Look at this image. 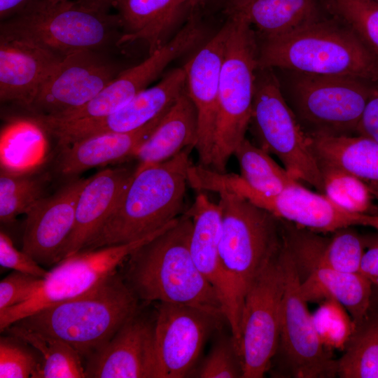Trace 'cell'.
Listing matches in <instances>:
<instances>
[{"label":"cell","instance_id":"obj_1","mask_svg":"<svg viewBox=\"0 0 378 378\" xmlns=\"http://www.w3.org/2000/svg\"><path fill=\"white\" fill-rule=\"evenodd\" d=\"M192 229L185 213L136 249L127 259V284L143 300L186 305L219 319L224 314L218 295L190 253Z\"/></svg>","mask_w":378,"mask_h":378},{"label":"cell","instance_id":"obj_2","mask_svg":"<svg viewBox=\"0 0 378 378\" xmlns=\"http://www.w3.org/2000/svg\"><path fill=\"white\" fill-rule=\"evenodd\" d=\"M192 148H186L164 162L135 168L113 209L82 250L138 240L179 217Z\"/></svg>","mask_w":378,"mask_h":378},{"label":"cell","instance_id":"obj_3","mask_svg":"<svg viewBox=\"0 0 378 378\" xmlns=\"http://www.w3.org/2000/svg\"><path fill=\"white\" fill-rule=\"evenodd\" d=\"M258 67L378 80V60L347 26L326 18L286 36L264 40Z\"/></svg>","mask_w":378,"mask_h":378},{"label":"cell","instance_id":"obj_4","mask_svg":"<svg viewBox=\"0 0 378 378\" xmlns=\"http://www.w3.org/2000/svg\"><path fill=\"white\" fill-rule=\"evenodd\" d=\"M138 299L115 272L90 290L41 309L15 323L60 339L80 355L90 356L136 316Z\"/></svg>","mask_w":378,"mask_h":378},{"label":"cell","instance_id":"obj_5","mask_svg":"<svg viewBox=\"0 0 378 378\" xmlns=\"http://www.w3.org/2000/svg\"><path fill=\"white\" fill-rule=\"evenodd\" d=\"M0 35L31 42L60 55L80 50L109 52L120 47L118 14L84 8L76 1L34 0L1 21Z\"/></svg>","mask_w":378,"mask_h":378},{"label":"cell","instance_id":"obj_6","mask_svg":"<svg viewBox=\"0 0 378 378\" xmlns=\"http://www.w3.org/2000/svg\"><path fill=\"white\" fill-rule=\"evenodd\" d=\"M218 195L220 263L241 314L248 289L281 246V222L245 198Z\"/></svg>","mask_w":378,"mask_h":378},{"label":"cell","instance_id":"obj_7","mask_svg":"<svg viewBox=\"0 0 378 378\" xmlns=\"http://www.w3.org/2000/svg\"><path fill=\"white\" fill-rule=\"evenodd\" d=\"M219 83L218 110L210 168L226 172L229 159L245 139L249 127L258 69V49L251 26L229 15Z\"/></svg>","mask_w":378,"mask_h":378},{"label":"cell","instance_id":"obj_8","mask_svg":"<svg viewBox=\"0 0 378 378\" xmlns=\"http://www.w3.org/2000/svg\"><path fill=\"white\" fill-rule=\"evenodd\" d=\"M250 125L258 146L276 155L293 178L324 195L312 138L286 102L272 69H257Z\"/></svg>","mask_w":378,"mask_h":378},{"label":"cell","instance_id":"obj_9","mask_svg":"<svg viewBox=\"0 0 378 378\" xmlns=\"http://www.w3.org/2000/svg\"><path fill=\"white\" fill-rule=\"evenodd\" d=\"M290 72L286 100L310 137L356 135L372 83L348 76Z\"/></svg>","mask_w":378,"mask_h":378},{"label":"cell","instance_id":"obj_10","mask_svg":"<svg viewBox=\"0 0 378 378\" xmlns=\"http://www.w3.org/2000/svg\"><path fill=\"white\" fill-rule=\"evenodd\" d=\"M177 219L138 240L81 250L59 261L24 302L0 312L4 331L22 318L50 305L78 297L98 286L139 247L175 224Z\"/></svg>","mask_w":378,"mask_h":378},{"label":"cell","instance_id":"obj_11","mask_svg":"<svg viewBox=\"0 0 378 378\" xmlns=\"http://www.w3.org/2000/svg\"><path fill=\"white\" fill-rule=\"evenodd\" d=\"M280 249L255 279L244 300L237 347L242 378L263 377L277 352L285 290Z\"/></svg>","mask_w":378,"mask_h":378},{"label":"cell","instance_id":"obj_12","mask_svg":"<svg viewBox=\"0 0 378 378\" xmlns=\"http://www.w3.org/2000/svg\"><path fill=\"white\" fill-rule=\"evenodd\" d=\"M280 257L285 274L280 337L277 352L289 377L332 378L337 360L321 342L312 314L300 292V277L282 235Z\"/></svg>","mask_w":378,"mask_h":378},{"label":"cell","instance_id":"obj_13","mask_svg":"<svg viewBox=\"0 0 378 378\" xmlns=\"http://www.w3.org/2000/svg\"><path fill=\"white\" fill-rule=\"evenodd\" d=\"M186 89L183 67L169 71L155 85L146 88L115 112L102 118L62 120L48 115L37 120L59 146L94 134L139 129L168 111Z\"/></svg>","mask_w":378,"mask_h":378},{"label":"cell","instance_id":"obj_14","mask_svg":"<svg viewBox=\"0 0 378 378\" xmlns=\"http://www.w3.org/2000/svg\"><path fill=\"white\" fill-rule=\"evenodd\" d=\"M108 53L80 50L65 55L42 84L29 111L57 116L88 103L124 70Z\"/></svg>","mask_w":378,"mask_h":378},{"label":"cell","instance_id":"obj_15","mask_svg":"<svg viewBox=\"0 0 378 378\" xmlns=\"http://www.w3.org/2000/svg\"><path fill=\"white\" fill-rule=\"evenodd\" d=\"M217 320L192 307L160 303L153 325L155 378H182L188 375Z\"/></svg>","mask_w":378,"mask_h":378},{"label":"cell","instance_id":"obj_16","mask_svg":"<svg viewBox=\"0 0 378 378\" xmlns=\"http://www.w3.org/2000/svg\"><path fill=\"white\" fill-rule=\"evenodd\" d=\"M89 178H73L26 212L22 251L43 265H56L72 232L77 201Z\"/></svg>","mask_w":378,"mask_h":378},{"label":"cell","instance_id":"obj_17","mask_svg":"<svg viewBox=\"0 0 378 378\" xmlns=\"http://www.w3.org/2000/svg\"><path fill=\"white\" fill-rule=\"evenodd\" d=\"M230 28L228 20L183 66L186 91L197 117V142L195 148L200 164L204 167H209L211 162L218 110L220 75Z\"/></svg>","mask_w":378,"mask_h":378},{"label":"cell","instance_id":"obj_18","mask_svg":"<svg viewBox=\"0 0 378 378\" xmlns=\"http://www.w3.org/2000/svg\"><path fill=\"white\" fill-rule=\"evenodd\" d=\"M192 219L190 251L195 263L216 290L221 302L224 317L230 327L235 346L239 340L240 311L231 286L223 270L219 244L222 215L220 207L199 192L186 212Z\"/></svg>","mask_w":378,"mask_h":378},{"label":"cell","instance_id":"obj_19","mask_svg":"<svg viewBox=\"0 0 378 378\" xmlns=\"http://www.w3.org/2000/svg\"><path fill=\"white\" fill-rule=\"evenodd\" d=\"M251 202L279 218L318 233H332L354 225L372 227L376 216L349 212L300 182L274 195L257 192Z\"/></svg>","mask_w":378,"mask_h":378},{"label":"cell","instance_id":"obj_20","mask_svg":"<svg viewBox=\"0 0 378 378\" xmlns=\"http://www.w3.org/2000/svg\"><path fill=\"white\" fill-rule=\"evenodd\" d=\"M153 325L136 316L90 356L85 377L155 378Z\"/></svg>","mask_w":378,"mask_h":378},{"label":"cell","instance_id":"obj_21","mask_svg":"<svg viewBox=\"0 0 378 378\" xmlns=\"http://www.w3.org/2000/svg\"><path fill=\"white\" fill-rule=\"evenodd\" d=\"M282 234L300 279L316 268L358 272L368 240L351 227L322 236L281 219Z\"/></svg>","mask_w":378,"mask_h":378},{"label":"cell","instance_id":"obj_22","mask_svg":"<svg viewBox=\"0 0 378 378\" xmlns=\"http://www.w3.org/2000/svg\"><path fill=\"white\" fill-rule=\"evenodd\" d=\"M64 56L0 35V100L29 111L43 82Z\"/></svg>","mask_w":378,"mask_h":378},{"label":"cell","instance_id":"obj_23","mask_svg":"<svg viewBox=\"0 0 378 378\" xmlns=\"http://www.w3.org/2000/svg\"><path fill=\"white\" fill-rule=\"evenodd\" d=\"M134 170L106 168L90 177L77 201L74 225L64 247L63 259L82 250L99 229L130 182Z\"/></svg>","mask_w":378,"mask_h":378},{"label":"cell","instance_id":"obj_24","mask_svg":"<svg viewBox=\"0 0 378 378\" xmlns=\"http://www.w3.org/2000/svg\"><path fill=\"white\" fill-rule=\"evenodd\" d=\"M166 112L130 132L94 134L61 146L57 160L58 173L74 177L95 167L133 158L139 146L156 128Z\"/></svg>","mask_w":378,"mask_h":378},{"label":"cell","instance_id":"obj_25","mask_svg":"<svg viewBox=\"0 0 378 378\" xmlns=\"http://www.w3.org/2000/svg\"><path fill=\"white\" fill-rule=\"evenodd\" d=\"M225 6L228 15H238L255 26L264 40L323 19L327 10L324 0H227Z\"/></svg>","mask_w":378,"mask_h":378},{"label":"cell","instance_id":"obj_26","mask_svg":"<svg viewBox=\"0 0 378 378\" xmlns=\"http://www.w3.org/2000/svg\"><path fill=\"white\" fill-rule=\"evenodd\" d=\"M122 36L119 46L144 42L148 55L168 41V36L186 8L180 0H116Z\"/></svg>","mask_w":378,"mask_h":378},{"label":"cell","instance_id":"obj_27","mask_svg":"<svg viewBox=\"0 0 378 378\" xmlns=\"http://www.w3.org/2000/svg\"><path fill=\"white\" fill-rule=\"evenodd\" d=\"M170 63L167 53L157 50L141 63L124 69L85 104L57 116L62 120L97 118L108 115L147 88Z\"/></svg>","mask_w":378,"mask_h":378},{"label":"cell","instance_id":"obj_28","mask_svg":"<svg viewBox=\"0 0 378 378\" xmlns=\"http://www.w3.org/2000/svg\"><path fill=\"white\" fill-rule=\"evenodd\" d=\"M197 142V117L186 89L166 112L160 122L141 143L132 158L136 169L164 162Z\"/></svg>","mask_w":378,"mask_h":378},{"label":"cell","instance_id":"obj_29","mask_svg":"<svg viewBox=\"0 0 378 378\" xmlns=\"http://www.w3.org/2000/svg\"><path fill=\"white\" fill-rule=\"evenodd\" d=\"M300 281V292L307 302L334 299L344 307L356 326L372 306V284L359 272L316 268Z\"/></svg>","mask_w":378,"mask_h":378},{"label":"cell","instance_id":"obj_30","mask_svg":"<svg viewBox=\"0 0 378 378\" xmlns=\"http://www.w3.org/2000/svg\"><path fill=\"white\" fill-rule=\"evenodd\" d=\"M311 138L318 164L340 169L365 183L378 184V141L360 135Z\"/></svg>","mask_w":378,"mask_h":378},{"label":"cell","instance_id":"obj_31","mask_svg":"<svg viewBox=\"0 0 378 378\" xmlns=\"http://www.w3.org/2000/svg\"><path fill=\"white\" fill-rule=\"evenodd\" d=\"M45 129L32 117L13 121L1 134V170L36 172L46 148Z\"/></svg>","mask_w":378,"mask_h":378},{"label":"cell","instance_id":"obj_32","mask_svg":"<svg viewBox=\"0 0 378 378\" xmlns=\"http://www.w3.org/2000/svg\"><path fill=\"white\" fill-rule=\"evenodd\" d=\"M12 336L27 343L40 354L31 378H84L80 354L67 342L27 329L15 323L7 328Z\"/></svg>","mask_w":378,"mask_h":378},{"label":"cell","instance_id":"obj_33","mask_svg":"<svg viewBox=\"0 0 378 378\" xmlns=\"http://www.w3.org/2000/svg\"><path fill=\"white\" fill-rule=\"evenodd\" d=\"M342 357L337 360L341 378H378V310L371 307L356 326Z\"/></svg>","mask_w":378,"mask_h":378},{"label":"cell","instance_id":"obj_34","mask_svg":"<svg viewBox=\"0 0 378 378\" xmlns=\"http://www.w3.org/2000/svg\"><path fill=\"white\" fill-rule=\"evenodd\" d=\"M239 164L241 176L253 189L274 195L300 182L280 167L270 155L246 138L234 150Z\"/></svg>","mask_w":378,"mask_h":378},{"label":"cell","instance_id":"obj_35","mask_svg":"<svg viewBox=\"0 0 378 378\" xmlns=\"http://www.w3.org/2000/svg\"><path fill=\"white\" fill-rule=\"evenodd\" d=\"M50 182L48 172L15 174L1 170V222L10 224L18 215L25 214L31 206L46 196Z\"/></svg>","mask_w":378,"mask_h":378},{"label":"cell","instance_id":"obj_36","mask_svg":"<svg viewBox=\"0 0 378 378\" xmlns=\"http://www.w3.org/2000/svg\"><path fill=\"white\" fill-rule=\"evenodd\" d=\"M327 10L351 29L378 60V2L324 0Z\"/></svg>","mask_w":378,"mask_h":378},{"label":"cell","instance_id":"obj_37","mask_svg":"<svg viewBox=\"0 0 378 378\" xmlns=\"http://www.w3.org/2000/svg\"><path fill=\"white\" fill-rule=\"evenodd\" d=\"M324 195L341 208L356 214H370L372 193L365 182L340 169L318 164Z\"/></svg>","mask_w":378,"mask_h":378},{"label":"cell","instance_id":"obj_38","mask_svg":"<svg viewBox=\"0 0 378 378\" xmlns=\"http://www.w3.org/2000/svg\"><path fill=\"white\" fill-rule=\"evenodd\" d=\"M320 302L312 318L321 342L331 351H343L355 330L354 320L337 300L328 298Z\"/></svg>","mask_w":378,"mask_h":378},{"label":"cell","instance_id":"obj_39","mask_svg":"<svg viewBox=\"0 0 378 378\" xmlns=\"http://www.w3.org/2000/svg\"><path fill=\"white\" fill-rule=\"evenodd\" d=\"M241 360L232 337L222 338L212 347L199 369L200 378H242Z\"/></svg>","mask_w":378,"mask_h":378},{"label":"cell","instance_id":"obj_40","mask_svg":"<svg viewBox=\"0 0 378 378\" xmlns=\"http://www.w3.org/2000/svg\"><path fill=\"white\" fill-rule=\"evenodd\" d=\"M38 362L31 353L13 340L1 337L0 378L32 377Z\"/></svg>","mask_w":378,"mask_h":378},{"label":"cell","instance_id":"obj_41","mask_svg":"<svg viewBox=\"0 0 378 378\" xmlns=\"http://www.w3.org/2000/svg\"><path fill=\"white\" fill-rule=\"evenodd\" d=\"M43 279L13 271L0 282V312L27 300Z\"/></svg>","mask_w":378,"mask_h":378},{"label":"cell","instance_id":"obj_42","mask_svg":"<svg viewBox=\"0 0 378 378\" xmlns=\"http://www.w3.org/2000/svg\"><path fill=\"white\" fill-rule=\"evenodd\" d=\"M0 265L2 267L44 279L48 271L22 250H18L10 237L0 232Z\"/></svg>","mask_w":378,"mask_h":378},{"label":"cell","instance_id":"obj_43","mask_svg":"<svg viewBox=\"0 0 378 378\" xmlns=\"http://www.w3.org/2000/svg\"><path fill=\"white\" fill-rule=\"evenodd\" d=\"M356 135L378 141V80L372 83L370 94L359 121Z\"/></svg>","mask_w":378,"mask_h":378},{"label":"cell","instance_id":"obj_44","mask_svg":"<svg viewBox=\"0 0 378 378\" xmlns=\"http://www.w3.org/2000/svg\"><path fill=\"white\" fill-rule=\"evenodd\" d=\"M369 244L368 249L365 251L362 256L358 272L378 288V237Z\"/></svg>","mask_w":378,"mask_h":378},{"label":"cell","instance_id":"obj_45","mask_svg":"<svg viewBox=\"0 0 378 378\" xmlns=\"http://www.w3.org/2000/svg\"><path fill=\"white\" fill-rule=\"evenodd\" d=\"M32 1L34 0H0L1 21L14 15Z\"/></svg>","mask_w":378,"mask_h":378},{"label":"cell","instance_id":"obj_46","mask_svg":"<svg viewBox=\"0 0 378 378\" xmlns=\"http://www.w3.org/2000/svg\"><path fill=\"white\" fill-rule=\"evenodd\" d=\"M116 0H76L80 6L93 10L107 13Z\"/></svg>","mask_w":378,"mask_h":378},{"label":"cell","instance_id":"obj_47","mask_svg":"<svg viewBox=\"0 0 378 378\" xmlns=\"http://www.w3.org/2000/svg\"><path fill=\"white\" fill-rule=\"evenodd\" d=\"M181 4L187 8L193 7L197 4L198 0H180Z\"/></svg>","mask_w":378,"mask_h":378},{"label":"cell","instance_id":"obj_48","mask_svg":"<svg viewBox=\"0 0 378 378\" xmlns=\"http://www.w3.org/2000/svg\"><path fill=\"white\" fill-rule=\"evenodd\" d=\"M372 227H374L375 229H377L378 230V216H377L375 222H374V225H373Z\"/></svg>","mask_w":378,"mask_h":378},{"label":"cell","instance_id":"obj_49","mask_svg":"<svg viewBox=\"0 0 378 378\" xmlns=\"http://www.w3.org/2000/svg\"><path fill=\"white\" fill-rule=\"evenodd\" d=\"M204 1H205V0H198V1H197V4H200V3H202V2ZM223 1L224 2H225V1H227V0H223Z\"/></svg>","mask_w":378,"mask_h":378},{"label":"cell","instance_id":"obj_50","mask_svg":"<svg viewBox=\"0 0 378 378\" xmlns=\"http://www.w3.org/2000/svg\"><path fill=\"white\" fill-rule=\"evenodd\" d=\"M53 1H57V2H62V1H69V0H52Z\"/></svg>","mask_w":378,"mask_h":378},{"label":"cell","instance_id":"obj_51","mask_svg":"<svg viewBox=\"0 0 378 378\" xmlns=\"http://www.w3.org/2000/svg\"><path fill=\"white\" fill-rule=\"evenodd\" d=\"M375 1H377L378 2V0H375Z\"/></svg>","mask_w":378,"mask_h":378}]
</instances>
